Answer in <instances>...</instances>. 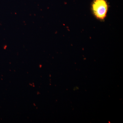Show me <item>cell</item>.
Listing matches in <instances>:
<instances>
[{
  "mask_svg": "<svg viewBox=\"0 0 123 123\" xmlns=\"http://www.w3.org/2000/svg\"><path fill=\"white\" fill-rule=\"evenodd\" d=\"M108 6L106 0H94L92 4V11L95 17L99 20L105 18Z\"/></svg>",
  "mask_w": 123,
  "mask_h": 123,
  "instance_id": "obj_1",
  "label": "cell"
}]
</instances>
